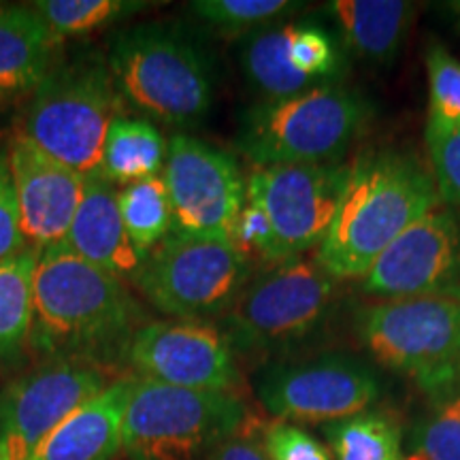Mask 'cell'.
Here are the masks:
<instances>
[{
    "mask_svg": "<svg viewBox=\"0 0 460 460\" xmlns=\"http://www.w3.org/2000/svg\"><path fill=\"white\" fill-rule=\"evenodd\" d=\"M143 322L124 279L77 256L66 243L39 252L28 343L49 360L99 365L122 358Z\"/></svg>",
    "mask_w": 460,
    "mask_h": 460,
    "instance_id": "cell-1",
    "label": "cell"
},
{
    "mask_svg": "<svg viewBox=\"0 0 460 460\" xmlns=\"http://www.w3.org/2000/svg\"><path fill=\"white\" fill-rule=\"evenodd\" d=\"M441 207L416 154L379 149L349 164L341 200L314 261L339 281L362 279L405 230Z\"/></svg>",
    "mask_w": 460,
    "mask_h": 460,
    "instance_id": "cell-2",
    "label": "cell"
},
{
    "mask_svg": "<svg viewBox=\"0 0 460 460\" xmlns=\"http://www.w3.org/2000/svg\"><path fill=\"white\" fill-rule=\"evenodd\" d=\"M107 65L122 101L166 126H197L214 105V58L180 24L154 22L118 31Z\"/></svg>",
    "mask_w": 460,
    "mask_h": 460,
    "instance_id": "cell-3",
    "label": "cell"
},
{
    "mask_svg": "<svg viewBox=\"0 0 460 460\" xmlns=\"http://www.w3.org/2000/svg\"><path fill=\"white\" fill-rule=\"evenodd\" d=\"M373 107L343 84L281 101H258L239 118L234 146L254 166L337 164L365 132Z\"/></svg>",
    "mask_w": 460,
    "mask_h": 460,
    "instance_id": "cell-4",
    "label": "cell"
},
{
    "mask_svg": "<svg viewBox=\"0 0 460 460\" xmlns=\"http://www.w3.org/2000/svg\"><path fill=\"white\" fill-rule=\"evenodd\" d=\"M122 96L109 71L107 58L96 51L79 54L51 68L34 90L22 135L51 158L82 172L101 177L102 149Z\"/></svg>",
    "mask_w": 460,
    "mask_h": 460,
    "instance_id": "cell-5",
    "label": "cell"
},
{
    "mask_svg": "<svg viewBox=\"0 0 460 460\" xmlns=\"http://www.w3.org/2000/svg\"><path fill=\"white\" fill-rule=\"evenodd\" d=\"M339 298V279L314 256L275 262L252 275L233 307L222 315V332L234 354H269L318 332Z\"/></svg>",
    "mask_w": 460,
    "mask_h": 460,
    "instance_id": "cell-6",
    "label": "cell"
},
{
    "mask_svg": "<svg viewBox=\"0 0 460 460\" xmlns=\"http://www.w3.org/2000/svg\"><path fill=\"white\" fill-rule=\"evenodd\" d=\"M354 332L379 365L430 393L460 377V290L362 305Z\"/></svg>",
    "mask_w": 460,
    "mask_h": 460,
    "instance_id": "cell-7",
    "label": "cell"
},
{
    "mask_svg": "<svg viewBox=\"0 0 460 460\" xmlns=\"http://www.w3.org/2000/svg\"><path fill=\"white\" fill-rule=\"evenodd\" d=\"M245 418V405L234 393L190 390L135 376L122 450L130 460H199Z\"/></svg>",
    "mask_w": 460,
    "mask_h": 460,
    "instance_id": "cell-8",
    "label": "cell"
},
{
    "mask_svg": "<svg viewBox=\"0 0 460 460\" xmlns=\"http://www.w3.org/2000/svg\"><path fill=\"white\" fill-rule=\"evenodd\" d=\"M250 279V256L233 241L181 233H171L135 275L139 292L160 314L200 322L226 314Z\"/></svg>",
    "mask_w": 460,
    "mask_h": 460,
    "instance_id": "cell-9",
    "label": "cell"
},
{
    "mask_svg": "<svg viewBox=\"0 0 460 460\" xmlns=\"http://www.w3.org/2000/svg\"><path fill=\"white\" fill-rule=\"evenodd\" d=\"M256 394L275 420L331 424L371 410L382 394V379L356 356L322 354L264 367Z\"/></svg>",
    "mask_w": 460,
    "mask_h": 460,
    "instance_id": "cell-10",
    "label": "cell"
},
{
    "mask_svg": "<svg viewBox=\"0 0 460 460\" xmlns=\"http://www.w3.org/2000/svg\"><path fill=\"white\" fill-rule=\"evenodd\" d=\"M348 172L349 164L343 163L254 166L245 180V199L271 224L275 262L318 250L335 220Z\"/></svg>",
    "mask_w": 460,
    "mask_h": 460,
    "instance_id": "cell-11",
    "label": "cell"
},
{
    "mask_svg": "<svg viewBox=\"0 0 460 460\" xmlns=\"http://www.w3.org/2000/svg\"><path fill=\"white\" fill-rule=\"evenodd\" d=\"M172 207V233L233 241L245 205V180L237 160L186 132L169 139L163 169Z\"/></svg>",
    "mask_w": 460,
    "mask_h": 460,
    "instance_id": "cell-12",
    "label": "cell"
},
{
    "mask_svg": "<svg viewBox=\"0 0 460 460\" xmlns=\"http://www.w3.org/2000/svg\"><path fill=\"white\" fill-rule=\"evenodd\" d=\"M94 362L49 360L0 393V441L4 460H32L75 410L109 386Z\"/></svg>",
    "mask_w": 460,
    "mask_h": 460,
    "instance_id": "cell-13",
    "label": "cell"
},
{
    "mask_svg": "<svg viewBox=\"0 0 460 460\" xmlns=\"http://www.w3.org/2000/svg\"><path fill=\"white\" fill-rule=\"evenodd\" d=\"M122 358L137 377L169 386L233 393L239 384L233 348L211 322H146L130 337Z\"/></svg>",
    "mask_w": 460,
    "mask_h": 460,
    "instance_id": "cell-14",
    "label": "cell"
},
{
    "mask_svg": "<svg viewBox=\"0 0 460 460\" xmlns=\"http://www.w3.org/2000/svg\"><path fill=\"white\" fill-rule=\"evenodd\" d=\"M241 68L262 101H281L341 84V43L314 22H278L247 34Z\"/></svg>",
    "mask_w": 460,
    "mask_h": 460,
    "instance_id": "cell-15",
    "label": "cell"
},
{
    "mask_svg": "<svg viewBox=\"0 0 460 460\" xmlns=\"http://www.w3.org/2000/svg\"><path fill=\"white\" fill-rule=\"evenodd\" d=\"M377 301L460 290V220L437 207L377 258L360 279Z\"/></svg>",
    "mask_w": 460,
    "mask_h": 460,
    "instance_id": "cell-16",
    "label": "cell"
},
{
    "mask_svg": "<svg viewBox=\"0 0 460 460\" xmlns=\"http://www.w3.org/2000/svg\"><path fill=\"white\" fill-rule=\"evenodd\" d=\"M4 152L28 247L41 252L65 243L82 203L85 177L51 158L22 132L11 137Z\"/></svg>",
    "mask_w": 460,
    "mask_h": 460,
    "instance_id": "cell-17",
    "label": "cell"
},
{
    "mask_svg": "<svg viewBox=\"0 0 460 460\" xmlns=\"http://www.w3.org/2000/svg\"><path fill=\"white\" fill-rule=\"evenodd\" d=\"M65 243L77 256L119 279H135L147 258L126 233L118 207V190L102 177L85 180L82 203Z\"/></svg>",
    "mask_w": 460,
    "mask_h": 460,
    "instance_id": "cell-18",
    "label": "cell"
},
{
    "mask_svg": "<svg viewBox=\"0 0 460 460\" xmlns=\"http://www.w3.org/2000/svg\"><path fill=\"white\" fill-rule=\"evenodd\" d=\"M135 376L113 379L43 441L32 460H113L122 450L126 407Z\"/></svg>",
    "mask_w": 460,
    "mask_h": 460,
    "instance_id": "cell-19",
    "label": "cell"
},
{
    "mask_svg": "<svg viewBox=\"0 0 460 460\" xmlns=\"http://www.w3.org/2000/svg\"><path fill=\"white\" fill-rule=\"evenodd\" d=\"M343 48L371 66H390L413 26L416 4L405 0H332L326 4Z\"/></svg>",
    "mask_w": 460,
    "mask_h": 460,
    "instance_id": "cell-20",
    "label": "cell"
},
{
    "mask_svg": "<svg viewBox=\"0 0 460 460\" xmlns=\"http://www.w3.org/2000/svg\"><path fill=\"white\" fill-rule=\"evenodd\" d=\"M60 41L34 7L0 4V92L37 90L58 65Z\"/></svg>",
    "mask_w": 460,
    "mask_h": 460,
    "instance_id": "cell-21",
    "label": "cell"
},
{
    "mask_svg": "<svg viewBox=\"0 0 460 460\" xmlns=\"http://www.w3.org/2000/svg\"><path fill=\"white\" fill-rule=\"evenodd\" d=\"M166 152L169 141L149 119L119 115L107 132L101 177L113 188L152 180L163 175Z\"/></svg>",
    "mask_w": 460,
    "mask_h": 460,
    "instance_id": "cell-22",
    "label": "cell"
},
{
    "mask_svg": "<svg viewBox=\"0 0 460 460\" xmlns=\"http://www.w3.org/2000/svg\"><path fill=\"white\" fill-rule=\"evenodd\" d=\"M332 460H405L399 420L379 410L324 424Z\"/></svg>",
    "mask_w": 460,
    "mask_h": 460,
    "instance_id": "cell-23",
    "label": "cell"
},
{
    "mask_svg": "<svg viewBox=\"0 0 460 460\" xmlns=\"http://www.w3.org/2000/svg\"><path fill=\"white\" fill-rule=\"evenodd\" d=\"M37 258L39 252L28 247L0 262V360L15 356L31 339Z\"/></svg>",
    "mask_w": 460,
    "mask_h": 460,
    "instance_id": "cell-24",
    "label": "cell"
},
{
    "mask_svg": "<svg viewBox=\"0 0 460 460\" xmlns=\"http://www.w3.org/2000/svg\"><path fill=\"white\" fill-rule=\"evenodd\" d=\"M118 207L126 233L143 256L172 233V207L163 175L126 186L118 192Z\"/></svg>",
    "mask_w": 460,
    "mask_h": 460,
    "instance_id": "cell-25",
    "label": "cell"
},
{
    "mask_svg": "<svg viewBox=\"0 0 460 460\" xmlns=\"http://www.w3.org/2000/svg\"><path fill=\"white\" fill-rule=\"evenodd\" d=\"M405 460H460V377L435 393Z\"/></svg>",
    "mask_w": 460,
    "mask_h": 460,
    "instance_id": "cell-26",
    "label": "cell"
},
{
    "mask_svg": "<svg viewBox=\"0 0 460 460\" xmlns=\"http://www.w3.org/2000/svg\"><path fill=\"white\" fill-rule=\"evenodd\" d=\"M56 37H79L118 24L149 7L139 0H37L32 4Z\"/></svg>",
    "mask_w": 460,
    "mask_h": 460,
    "instance_id": "cell-27",
    "label": "cell"
},
{
    "mask_svg": "<svg viewBox=\"0 0 460 460\" xmlns=\"http://www.w3.org/2000/svg\"><path fill=\"white\" fill-rule=\"evenodd\" d=\"M190 11L214 31L239 37L252 34L264 26L278 24L281 17L296 13L303 3L292 0H194Z\"/></svg>",
    "mask_w": 460,
    "mask_h": 460,
    "instance_id": "cell-28",
    "label": "cell"
},
{
    "mask_svg": "<svg viewBox=\"0 0 460 460\" xmlns=\"http://www.w3.org/2000/svg\"><path fill=\"white\" fill-rule=\"evenodd\" d=\"M429 126L460 128V60L444 45L427 51Z\"/></svg>",
    "mask_w": 460,
    "mask_h": 460,
    "instance_id": "cell-29",
    "label": "cell"
},
{
    "mask_svg": "<svg viewBox=\"0 0 460 460\" xmlns=\"http://www.w3.org/2000/svg\"><path fill=\"white\" fill-rule=\"evenodd\" d=\"M424 143L439 200L460 207V128H437L427 124Z\"/></svg>",
    "mask_w": 460,
    "mask_h": 460,
    "instance_id": "cell-30",
    "label": "cell"
},
{
    "mask_svg": "<svg viewBox=\"0 0 460 460\" xmlns=\"http://www.w3.org/2000/svg\"><path fill=\"white\" fill-rule=\"evenodd\" d=\"M262 441L269 460H332L331 450L318 437L284 420L264 424Z\"/></svg>",
    "mask_w": 460,
    "mask_h": 460,
    "instance_id": "cell-31",
    "label": "cell"
},
{
    "mask_svg": "<svg viewBox=\"0 0 460 460\" xmlns=\"http://www.w3.org/2000/svg\"><path fill=\"white\" fill-rule=\"evenodd\" d=\"M24 250H28V243L24 233H22L15 190L7 164V152L0 149V262Z\"/></svg>",
    "mask_w": 460,
    "mask_h": 460,
    "instance_id": "cell-32",
    "label": "cell"
},
{
    "mask_svg": "<svg viewBox=\"0 0 460 460\" xmlns=\"http://www.w3.org/2000/svg\"><path fill=\"white\" fill-rule=\"evenodd\" d=\"M233 243L239 247L243 254L254 252L267 262H275V239L271 224H269L267 216L262 214L261 207L245 199L243 209H241L237 226H234Z\"/></svg>",
    "mask_w": 460,
    "mask_h": 460,
    "instance_id": "cell-33",
    "label": "cell"
},
{
    "mask_svg": "<svg viewBox=\"0 0 460 460\" xmlns=\"http://www.w3.org/2000/svg\"><path fill=\"white\" fill-rule=\"evenodd\" d=\"M205 460H269L262 441V427L258 429V424L247 416L237 430L224 437L220 444L207 452Z\"/></svg>",
    "mask_w": 460,
    "mask_h": 460,
    "instance_id": "cell-34",
    "label": "cell"
},
{
    "mask_svg": "<svg viewBox=\"0 0 460 460\" xmlns=\"http://www.w3.org/2000/svg\"><path fill=\"white\" fill-rule=\"evenodd\" d=\"M447 7V11H450V13H454L460 20V0H454V3H447L446 4Z\"/></svg>",
    "mask_w": 460,
    "mask_h": 460,
    "instance_id": "cell-35",
    "label": "cell"
},
{
    "mask_svg": "<svg viewBox=\"0 0 460 460\" xmlns=\"http://www.w3.org/2000/svg\"><path fill=\"white\" fill-rule=\"evenodd\" d=\"M0 460H4V450H3V441H0Z\"/></svg>",
    "mask_w": 460,
    "mask_h": 460,
    "instance_id": "cell-36",
    "label": "cell"
}]
</instances>
